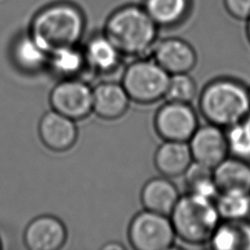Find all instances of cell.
<instances>
[{
  "label": "cell",
  "instance_id": "6da1fadb",
  "mask_svg": "<svg viewBox=\"0 0 250 250\" xmlns=\"http://www.w3.org/2000/svg\"><path fill=\"white\" fill-rule=\"evenodd\" d=\"M198 107L206 122L226 129L250 115L249 87L235 78H215L201 90Z\"/></svg>",
  "mask_w": 250,
  "mask_h": 250
},
{
  "label": "cell",
  "instance_id": "7a4b0ae2",
  "mask_svg": "<svg viewBox=\"0 0 250 250\" xmlns=\"http://www.w3.org/2000/svg\"><path fill=\"white\" fill-rule=\"evenodd\" d=\"M104 34L122 56L146 58L157 42V24L145 8L126 6L108 18Z\"/></svg>",
  "mask_w": 250,
  "mask_h": 250
},
{
  "label": "cell",
  "instance_id": "3957f363",
  "mask_svg": "<svg viewBox=\"0 0 250 250\" xmlns=\"http://www.w3.org/2000/svg\"><path fill=\"white\" fill-rule=\"evenodd\" d=\"M82 13L69 4H55L40 11L32 20L29 34L50 56L62 48L77 46L83 36Z\"/></svg>",
  "mask_w": 250,
  "mask_h": 250
},
{
  "label": "cell",
  "instance_id": "277c9868",
  "mask_svg": "<svg viewBox=\"0 0 250 250\" xmlns=\"http://www.w3.org/2000/svg\"><path fill=\"white\" fill-rule=\"evenodd\" d=\"M176 237L189 245L208 244L221 222L213 199L187 192L169 215Z\"/></svg>",
  "mask_w": 250,
  "mask_h": 250
},
{
  "label": "cell",
  "instance_id": "5b68a950",
  "mask_svg": "<svg viewBox=\"0 0 250 250\" xmlns=\"http://www.w3.org/2000/svg\"><path fill=\"white\" fill-rule=\"evenodd\" d=\"M170 74L153 59L139 58L122 74L121 85L131 101L150 104L165 98Z\"/></svg>",
  "mask_w": 250,
  "mask_h": 250
},
{
  "label": "cell",
  "instance_id": "8992f818",
  "mask_svg": "<svg viewBox=\"0 0 250 250\" xmlns=\"http://www.w3.org/2000/svg\"><path fill=\"white\" fill-rule=\"evenodd\" d=\"M176 233L169 216L144 209L128 227V239L137 250H167L175 243Z\"/></svg>",
  "mask_w": 250,
  "mask_h": 250
},
{
  "label": "cell",
  "instance_id": "52a82bcc",
  "mask_svg": "<svg viewBox=\"0 0 250 250\" xmlns=\"http://www.w3.org/2000/svg\"><path fill=\"white\" fill-rule=\"evenodd\" d=\"M93 88L80 78H64L50 92L52 109L75 121L86 118L92 110Z\"/></svg>",
  "mask_w": 250,
  "mask_h": 250
},
{
  "label": "cell",
  "instance_id": "ba28073f",
  "mask_svg": "<svg viewBox=\"0 0 250 250\" xmlns=\"http://www.w3.org/2000/svg\"><path fill=\"white\" fill-rule=\"evenodd\" d=\"M154 129L163 141L188 142L199 126L198 116L190 104L168 101L154 116Z\"/></svg>",
  "mask_w": 250,
  "mask_h": 250
},
{
  "label": "cell",
  "instance_id": "9c48e42d",
  "mask_svg": "<svg viewBox=\"0 0 250 250\" xmlns=\"http://www.w3.org/2000/svg\"><path fill=\"white\" fill-rule=\"evenodd\" d=\"M188 144L192 160L212 169L229 155L225 129L208 122L196 128Z\"/></svg>",
  "mask_w": 250,
  "mask_h": 250
},
{
  "label": "cell",
  "instance_id": "30bf717a",
  "mask_svg": "<svg viewBox=\"0 0 250 250\" xmlns=\"http://www.w3.org/2000/svg\"><path fill=\"white\" fill-rule=\"evenodd\" d=\"M151 55L152 59L170 75L189 73L197 63L194 48L186 40L176 37L157 41Z\"/></svg>",
  "mask_w": 250,
  "mask_h": 250
},
{
  "label": "cell",
  "instance_id": "8fae6325",
  "mask_svg": "<svg viewBox=\"0 0 250 250\" xmlns=\"http://www.w3.org/2000/svg\"><path fill=\"white\" fill-rule=\"evenodd\" d=\"M67 239V229L61 219L41 215L31 220L23 231V242L29 250H59Z\"/></svg>",
  "mask_w": 250,
  "mask_h": 250
},
{
  "label": "cell",
  "instance_id": "7c38bea8",
  "mask_svg": "<svg viewBox=\"0 0 250 250\" xmlns=\"http://www.w3.org/2000/svg\"><path fill=\"white\" fill-rule=\"evenodd\" d=\"M38 135L48 149L62 152L75 145L78 138V128L75 120L51 109L40 118Z\"/></svg>",
  "mask_w": 250,
  "mask_h": 250
},
{
  "label": "cell",
  "instance_id": "4fadbf2b",
  "mask_svg": "<svg viewBox=\"0 0 250 250\" xmlns=\"http://www.w3.org/2000/svg\"><path fill=\"white\" fill-rule=\"evenodd\" d=\"M130 102L123 86L116 82L104 81L93 88L92 110L102 119L115 120L123 116Z\"/></svg>",
  "mask_w": 250,
  "mask_h": 250
},
{
  "label": "cell",
  "instance_id": "5bb4252c",
  "mask_svg": "<svg viewBox=\"0 0 250 250\" xmlns=\"http://www.w3.org/2000/svg\"><path fill=\"white\" fill-rule=\"evenodd\" d=\"M175 184L167 177H155L148 180L141 191L144 209L169 216L180 198Z\"/></svg>",
  "mask_w": 250,
  "mask_h": 250
},
{
  "label": "cell",
  "instance_id": "9a60e30c",
  "mask_svg": "<svg viewBox=\"0 0 250 250\" xmlns=\"http://www.w3.org/2000/svg\"><path fill=\"white\" fill-rule=\"evenodd\" d=\"M153 161L162 176L175 178L184 175L193 160L188 142L164 141L157 147Z\"/></svg>",
  "mask_w": 250,
  "mask_h": 250
},
{
  "label": "cell",
  "instance_id": "2e32d148",
  "mask_svg": "<svg viewBox=\"0 0 250 250\" xmlns=\"http://www.w3.org/2000/svg\"><path fill=\"white\" fill-rule=\"evenodd\" d=\"M83 52L91 73L111 74L121 62L122 55L104 34L92 37Z\"/></svg>",
  "mask_w": 250,
  "mask_h": 250
},
{
  "label": "cell",
  "instance_id": "e0dca14e",
  "mask_svg": "<svg viewBox=\"0 0 250 250\" xmlns=\"http://www.w3.org/2000/svg\"><path fill=\"white\" fill-rule=\"evenodd\" d=\"M219 192H250V162L229 155L213 168Z\"/></svg>",
  "mask_w": 250,
  "mask_h": 250
},
{
  "label": "cell",
  "instance_id": "ac0fdd59",
  "mask_svg": "<svg viewBox=\"0 0 250 250\" xmlns=\"http://www.w3.org/2000/svg\"><path fill=\"white\" fill-rule=\"evenodd\" d=\"M208 244L217 250H250V220H221Z\"/></svg>",
  "mask_w": 250,
  "mask_h": 250
},
{
  "label": "cell",
  "instance_id": "d6986e66",
  "mask_svg": "<svg viewBox=\"0 0 250 250\" xmlns=\"http://www.w3.org/2000/svg\"><path fill=\"white\" fill-rule=\"evenodd\" d=\"M12 59L21 71L35 73L48 66L49 55L28 33L20 36L15 41L12 48Z\"/></svg>",
  "mask_w": 250,
  "mask_h": 250
},
{
  "label": "cell",
  "instance_id": "ffe728a7",
  "mask_svg": "<svg viewBox=\"0 0 250 250\" xmlns=\"http://www.w3.org/2000/svg\"><path fill=\"white\" fill-rule=\"evenodd\" d=\"M48 67L61 78H80L90 72L83 49L77 46L62 48L49 56Z\"/></svg>",
  "mask_w": 250,
  "mask_h": 250
},
{
  "label": "cell",
  "instance_id": "44dd1931",
  "mask_svg": "<svg viewBox=\"0 0 250 250\" xmlns=\"http://www.w3.org/2000/svg\"><path fill=\"white\" fill-rule=\"evenodd\" d=\"M214 202L221 220H250V192H219Z\"/></svg>",
  "mask_w": 250,
  "mask_h": 250
},
{
  "label": "cell",
  "instance_id": "7402d4cb",
  "mask_svg": "<svg viewBox=\"0 0 250 250\" xmlns=\"http://www.w3.org/2000/svg\"><path fill=\"white\" fill-rule=\"evenodd\" d=\"M188 7V0H146L145 10L157 25L168 26L181 21Z\"/></svg>",
  "mask_w": 250,
  "mask_h": 250
},
{
  "label": "cell",
  "instance_id": "603a6c76",
  "mask_svg": "<svg viewBox=\"0 0 250 250\" xmlns=\"http://www.w3.org/2000/svg\"><path fill=\"white\" fill-rule=\"evenodd\" d=\"M183 176L188 192L213 200L218 195L212 168L192 161Z\"/></svg>",
  "mask_w": 250,
  "mask_h": 250
},
{
  "label": "cell",
  "instance_id": "cb8c5ba5",
  "mask_svg": "<svg viewBox=\"0 0 250 250\" xmlns=\"http://www.w3.org/2000/svg\"><path fill=\"white\" fill-rule=\"evenodd\" d=\"M229 154L250 162V115L225 129Z\"/></svg>",
  "mask_w": 250,
  "mask_h": 250
},
{
  "label": "cell",
  "instance_id": "d4e9b609",
  "mask_svg": "<svg viewBox=\"0 0 250 250\" xmlns=\"http://www.w3.org/2000/svg\"><path fill=\"white\" fill-rule=\"evenodd\" d=\"M197 94V85L188 73L170 75L165 99L167 101L190 104Z\"/></svg>",
  "mask_w": 250,
  "mask_h": 250
},
{
  "label": "cell",
  "instance_id": "484cf974",
  "mask_svg": "<svg viewBox=\"0 0 250 250\" xmlns=\"http://www.w3.org/2000/svg\"><path fill=\"white\" fill-rule=\"evenodd\" d=\"M228 13L234 19L245 21L250 15V0H224Z\"/></svg>",
  "mask_w": 250,
  "mask_h": 250
},
{
  "label": "cell",
  "instance_id": "4316f807",
  "mask_svg": "<svg viewBox=\"0 0 250 250\" xmlns=\"http://www.w3.org/2000/svg\"><path fill=\"white\" fill-rule=\"evenodd\" d=\"M103 249L104 250H111V249H124L125 246L118 243V242H109L107 244H104L103 247Z\"/></svg>",
  "mask_w": 250,
  "mask_h": 250
},
{
  "label": "cell",
  "instance_id": "83f0119b",
  "mask_svg": "<svg viewBox=\"0 0 250 250\" xmlns=\"http://www.w3.org/2000/svg\"><path fill=\"white\" fill-rule=\"evenodd\" d=\"M246 21V36H247V39H248V42L250 43V15L249 17L245 20Z\"/></svg>",
  "mask_w": 250,
  "mask_h": 250
},
{
  "label": "cell",
  "instance_id": "f1b7e54d",
  "mask_svg": "<svg viewBox=\"0 0 250 250\" xmlns=\"http://www.w3.org/2000/svg\"><path fill=\"white\" fill-rule=\"evenodd\" d=\"M2 248V245H1V240H0V249Z\"/></svg>",
  "mask_w": 250,
  "mask_h": 250
},
{
  "label": "cell",
  "instance_id": "f546056e",
  "mask_svg": "<svg viewBox=\"0 0 250 250\" xmlns=\"http://www.w3.org/2000/svg\"><path fill=\"white\" fill-rule=\"evenodd\" d=\"M249 94H250V87H249Z\"/></svg>",
  "mask_w": 250,
  "mask_h": 250
}]
</instances>
